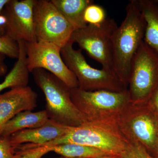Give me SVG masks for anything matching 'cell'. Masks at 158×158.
<instances>
[{
	"label": "cell",
	"instance_id": "obj_30",
	"mask_svg": "<svg viewBox=\"0 0 158 158\" xmlns=\"http://www.w3.org/2000/svg\"></svg>",
	"mask_w": 158,
	"mask_h": 158
},
{
	"label": "cell",
	"instance_id": "obj_8",
	"mask_svg": "<svg viewBox=\"0 0 158 158\" xmlns=\"http://www.w3.org/2000/svg\"><path fill=\"white\" fill-rule=\"evenodd\" d=\"M118 27L114 19L107 18L101 24L87 25L83 28L75 30L70 40L100 63L102 68L115 72L113 38Z\"/></svg>",
	"mask_w": 158,
	"mask_h": 158
},
{
	"label": "cell",
	"instance_id": "obj_3",
	"mask_svg": "<svg viewBox=\"0 0 158 158\" xmlns=\"http://www.w3.org/2000/svg\"><path fill=\"white\" fill-rule=\"evenodd\" d=\"M31 73L44 94L45 110L50 119L68 127L80 126L87 122L73 102L70 89L65 83L42 69H34Z\"/></svg>",
	"mask_w": 158,
	"mask_h": 158
},
{
	"label": "cell",
	"instance_id": "obj_7",
	"mask_svg": "<svg viewBox=\"0 0 158 158\" xmlns=\"http://www.w3.org/2000/svg\"><path fill=\"white\" fill-rule=\"evenodd\" d=\"M158 86V54L143 41L132 62L127 85L130 102H147Z\"/></svg>",
	"mask_w": 158,
	"mask_h": 158
},
{
	"label": "cell",
	"instance_id": "obj_16",
	"mask_svg": "<svg viewBox=\"0 0 158 158\" xmlns=\"http://www.w3.org/2000/svg\"><path fill=\"white\" fill-rule=\"evenodd\" d=\"M19 55L17 61L4 81L0 83V94L7 88H19L28 86L30 71L27 67L25 42L18 41Z\"/></svg>",
	"mask_w": 158,
	"mask_h": 158
},
{
	"label": "cell",
	"instance_id": "obj_2",
	"mask_svg": "<svg viewBox=\"0 0 158 158\" xmlns=\"http://www.w3.org/2000/svg\"><path fill=\"white\" fill-rule=\"evenodd\" d=\"M72 143L98 148L111 156L121 157L129 142L118 129L116 120L86 122L69 127L64 135L44 145L47 148Z\"/></svg>",
	"mask_w": 158,
	"mask_h": 158
},
{
	"label": "cell",
	"instance_id": "obj_23",
	"mask_svg": "<svg viewBox=\"0 0 158 158\" xmlns=\"http://www.w3.org/2000/svg\"><path fill=\"white\" fill-rule=\"evenodd\" d=\"M147 103L158 117V86Z\"/></svg>",
	"mask_w": 158,
	"mask_h": 158
},
{
	"label": "cell",
	"instance_id": "obj_12",
	"mask_svg": "<svg viewBox=\"0 0 158 158\" xmlns=\"http://www.w3.org/2000/svg\"><path fill=\"white\" fill-rule=\"evenodd\" d=\"M37 100V93L29 86L12 88L0 94V126L21 112L34 110Z\"/></svg>",
	"mask_w": 158,
	"mask_h": 158
},
{
	"label": "cell",
	"instance_id": "obj_21",
	"mask_svg": "<svg viewBox=\"0 0 158 158\" xmlns=\"http://www.w3.org/2000/svg\"><path fill=\"white\" fill-rule=\"evenodd\" d=\"M121 158H158L150 154L145 148L138 143H129L122 154Z\"/></svg>",
	"mask_w": 158,
	"mask_h": 158
},
{
	"label": "cell",
	"instance_id": "obj_24",
	"mask_svg": "<svg viewBox=\"0 0 158 158\" xmlns=\"http://www.w3.org/2000/svg\"><path fill=\"white\" fill-rule=\"evenodd\" d=\"M9 0H0V37L6 35L5 28V21L2 14V11Z\"/></svg>",
	"mask_w": 158,
	"mask_h": 158
},
{
	"label": "cell",
	"instance_id": "obj_26",
	"mask_svg": "<svg viewBox=\"0 0 158 158\" xmlns=\"http://www.w3.org/2000/svg\"><path fill=\"white\" fill-rule=\"evenodd\" d=\"M54 158H69L64 157L61 156L59 157ZM102 158H121L120 157L116 156H110Z\"/></svg>",
	"mask_w": 158,
	"mask_h": 158
},
{
	"label": "cell",
	"instance_id": "obj_11",
	"mask_svg": "<svg viewBox=\"0 0 158 158\" xmlns=\"http://www.w3.org/2000/svg\"><path fill=\"white\" fill-rule=\"evenodd\" d=\"M34 2L35 0H9L2 11L6 35L17 42L37 41L34 28Z\"/></svg>",
	"mask_w": 158,
	"mask_h": 158
},
{
	"label": "cell",
	"instance_id": "obj_19",
	"mask_svg": "<svg viewBox=\"0 0 158 158\" xmlns=\"http://www.w3.org/2000/svg\"><path fill=\"white\" fill-rule=\"evenodd\" d=\"M107 18L105 9L94 3L88 6L84 12V19L87 25L101 24L104 22Z\"/></svg>",
	"mask_w": 158,
	"mask_h": 158
},
{
	"label": "cell",
	"instance_id": "obj_14",
	"mask_svg": "<svg viewBox=\"0 0 158 158\" xmlns=\"http://www.w3.org/2000/svg\"><path fill=\"white\" fill-rule=\"evenodd\" d=\"M49 120L45 110L21 112L2 126L0 135L9 137L21 130L42 126Z\"/></svg>",
	"mask_w": 158,
	"mask_h": 158
},
{
	"label": "cell",
	"instance_id": "obj_9",
	"mask_svg": "<svg viewBox=\"0 0 158 158\" xmlns=\"http://www.w3.org/2000/svg\"><path fill=\"white\" fill-rule=\"evenodd\" d=\"M34 32L37 41L62 48L70 40L74 29L51 1L35 0Z\"/></svg>",
	"mask_w": 158,
	"mask_h": 158
},
{
	"label": "cell",
	"instance_id": "obj_22",
	"mask_svg": "<svg viewBox=\"0 0 158 158\" xmlns=\"http://www.w3.org/2000/svg\"><path fill=\"white\" fill-rule=\"evenodd\" d=\"M0 158H15V147L9 137L0 135Z\"/></svg>",
	"mask_w": 158,
	"mask_h": 158
},
{
	"label": "cell",
	"instance_id": "obj_28",
	"mask_svg": "<svg viewBox=\"0 0 158 158\" xmlns=\"http://www.w3.org/2000/svg\"><path fill=\"white\" fill-rule=\"evenodd\" d=\"M156 2H158V0H157V1H156Z\"/></svg>",
	"mask_w": 158,
	"mask_h": 158
},
{
	"label": "cell",
	"instance_id": "obj_6",
	"mask_svg": "<svg viewBox=\"0 0 158 158\" xmlns=\"http://www.w3.org/2000/svg\"><path fill=\"white\" fill-rule=\"evenodd\" d=\"M70 94L73 102L88 122L116 120L131 102L127 90L88 91L77 88L70 89Z\"/></svg>",
	"mask_w": 158,
	"mask_h": 158
},
{
	"label": "cell",
	"instance_id": "obj_17",
	"mask_svg": "<svg viewBox=\"0 0 158 158\" xmlns=\"http://www.w3.org/2000/svg\"><path fill=\"white\" fill-rule=\"evenodd\" d=\"M51 2L75 30L87 25L84 19L85 9L94 1L90 0H51Z\"/></svg>",
	"mask_w": 158,
	"mask_h": 158
},
{
	"label": "cell",
	"instance_id": "obj_20",
	"mask_svg": "<svg viewBox=\"0 0 158 158\" xmlns=\"http://www.w3.org/2000/svg\"><path fill=\"white\" fill-rule=\"evenodd\" d=\"M0 54L11 59H18L19 55L18 43L8 35L0 37Z\"/></svg>",
	"mask_w": 158,
	"mask_h": 158
},
{
	"label": "cell",
	"instance_id": "obj_4",
	"mask_svg": "<svg viewBox=\"0 0 158 158\" xmlns=\"http://www.w3.org/2000/svg\"><path fill=\"white\" fill-rule=\"evenodd\" d=\"M116 121L118 129L129 143H139L150 154L157 156L158 117L147 102H130Z\"/></svg>",
	"mask_w": 158,
	"mask_h": 158
},
{
	"label": "cell",
	"instance_id": "obj_5",
	"mask_svg": "<svg viewBox=\"0 0 158 158\" xmlns=\"http://www.w3.org/2000/svg\"><path fill=\"white\" fill-rule=\"evenodd\" d=\"M71 40L61 48V56L68 68L75 75L78 88L85 91L106 90L121 92L127 87L114 72L93 68L87 62L81 49L73 48Z\"/></svg>",
	"mask_w": 158,
	"mask_h": 158
},
{
	"label": "cell",
	"instance_id": "obj_29",
	"mask_svg": "<svg viewBox=\"0 0 158 158\" xmlns=\"http://www.w3.org/2000/svg\"><path fill=\"white\" fill-rule=\"evenodd\" d=\"M157 157H158V155H157Z\"/></svg>",
	"mask_w": 158,
	"mask_h": 158
},
{
	"label": "cell",
	"instance_id": "obj_1",
	"mask_svg": "<svg viewBox=\"0 0 158 158\" xmlns=\"http://www.w3.org/2000/svg\"><path fill=\"white\" fill-rule=\"evenodd\" d=\"M145 22L138 1H130L125 17L113 34V61L114 71L127 86L133 59L144 40Z\"/></svg>",
	"mask_w": 158,
	"mask_h": 158
},
{
	"label": "cell",
	"instance_id": "obj_13",
	"mask_svg": "<svg viewBox=\"0 0 158 158\" xmlns=\"http://www.w3.org/2000/svg\"><path fill=\"white\" fill-rule=\"evenodd\" d=\"M68 128L49 119L42 126L14 133L9 136V140L15 148L18 145L26 143L44 144L64 135Z\"/></svg>",
	"mask_w": 158,
	"mask_h": 158
},
{
	"label": "cell",
	"instance_id": "obj_27",
	"mask_svg": "<svg viewBox=\"0 0 158 158\" xmlns=\"http://www.w3.org/2000/svg\"><path fill=\"white\" fill-rule=\"evenodd\" d=\"M2 126H0V132H1V131H2Z\"/></svg>",
	"mask_w": 158,
	"mask_h": 158
},
{
	"label": "cell",
	"instance_id": "obj_25",
	"mask_svg": "<svg viewBox=\"0 0 158 158\" xmlns=\"http://www.w3.org/2000/svg\"><path fill=\"white\" fill-rule=\"evenodd\" d=\"M6 56L0 54V77L5 75L7 73L8 67L5 63Z\"/></svg>",
	"mask_w": 158,
	"mask_h": 158
},
{
	"label": "cell",
	"instance_id": "obj_15",
	"mask_svg": "<svg viewBox=\"0 0 158 158\" xmlns=\"http://www.w3.org/2000/svg\"><path fill=\"white\" fill-rule=\"evenodd\" d=\"M138 2L145 22L143 41L158 54V5L146 0Z\"/></svg>",
	"mask_w": 158,
	"mask_h": 158
},
{
	"label": "cell",
	"instance_id": "obj_18",
	"mask_svg": "<svg viewBox=\"0 0 158 158\" xmlns=\"http://www.w3.org/2000/svg\"><path fill=\"white\" fill-rule=\"evenodd\" d=\"M47 150L48 152H53L69 158H102L111 156L98 148L72 143L55 145Z\"/></svg>",
	"mask_w": 158,
	"mask_h": 158
},
{
	"label": "cell",
	"instance_id": "obj_10",
	"mask_svg": "<svg viewBox=\"0 0 158 158\" xmlns=\"http://www.w3.org/2000/svg\"><path fill=\"white\" fill-rule=\"evenodd\" d=\"M27 67L30 73L42 69L52 74L70 88H78L76 77L68 68L61 56V48L49 43L26 42Z\"/></svg>",
	"mask_w": 158,
	"mask_h": 158
}]
</instances>
